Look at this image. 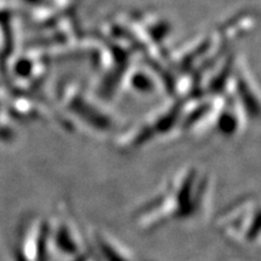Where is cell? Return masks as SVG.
Returning a JSON list of instances; mask_svg holds the SVG:
<instances>
[{"mask_svg":"<svg viewBox=\"0 0 261 261\" xmlns=\"http://www.w3.org/2000/svg\"><path fill=\"white\" fill-rule=\"evenodd\" d=\"M208 178L197 168H184L136 214L137 225L152 230L169 221L188 220L202 214L208 195Z\"/></svg>","mask_w":261,"mask_h":261,"instance_id":"cell-1","label":"cell"},{"mask_svg":"<svg viewBox=\"0 0 261 261\" xmlns=\"http://www.w3.org/2000/svg\"><path fill=\"white\" fill-rule=\"evenodd\" d=\"M218 227L225 237L238 244L261 241V205L243 200L228 207L218 219Z\"/></svg>","mask_w":261,"mask_h":261,"instance_id":"cell-2","label":"cell"}]
</instances>
